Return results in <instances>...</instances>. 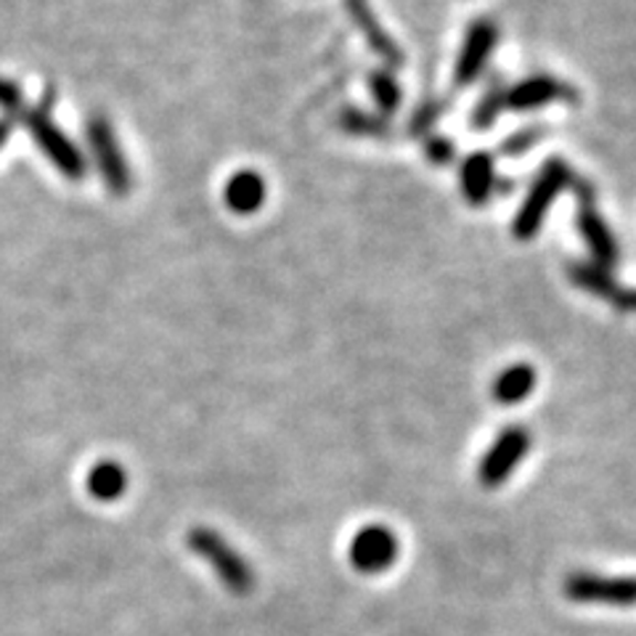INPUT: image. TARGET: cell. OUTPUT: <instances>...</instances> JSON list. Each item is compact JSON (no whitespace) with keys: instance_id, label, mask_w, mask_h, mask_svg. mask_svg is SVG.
<instances>
[{"instance_id":"20","label":"cell","mask_w":636,"mask_h":636,"mask_svg":"<svg viewBox=\"0 0 636 636\" xmlns=\"http://www.w3.org/2000/svg\"><path fill=\"white\" fill-rule=\"evenodd\" d=\"M504 109V93H490L480 102V106L475 109V125L477 128H488L490 123H494L496 115Z\"/></svg>"},{"instance_id":"14","label":"cell","mask_w":636,"mask_h":636,"mask_svg":"<svg viewBox=\"0 0 636 636\" xmlns=\"http://www.w3.org/2000/svg\"><path fill=\"white\" fill-rule=\"evenodd\" d=\"M579 225H581V234H583V239H586L589 250H592L596 263L613 265L615 261H618V247H615V239H613V234H610L605 221L596 215V210L592 208V204H581Z\"/></svg>"},{"instance_id":"3","label":"cell","mask_w":636,"mask_h":636,"mask_svg":"<svg viewBox=\"0 0 636 636\" xmlns=\"http://www.w3.org/2000/svg\"><path fill=\"white\" fill-rule=\"evenodd\" d=\"M85 138H88V149L93 162H96L102 181L115 197H128L132 189V172L128 159H125L119 141L115 136L112 123L102 115H93L85 125Z\"/></svg>"},{"instance_id":"15","label":"cell","mask_w":636,"mask_h":636,"mask_svg":"<svg viewBox=\"0 0 636 636\" xmlns=\"http://www.w3.org/2000/svg\"><path fill=\"white\" fill-rule=\"evenodd\" d=\"M536 390V371L528 363H515L504 369L494 382V398L501 406H517Z\"/></svg>"},{"instance_id":"4","label":"cell","mask_w":636,"mask_h":636,"mask_svg":"<svg viewBox=\"0 0 636 636\" xmlns=\"http://www.w3.org/2000/svg\"><path fill=\"white\" fill-rule=\"evenodd\" d=\"M570 183V168L562 159H552V162L543 165L541 176L536 178V183L530 186L526 202H522L520 212L515 218V236L528 242V239L536 236V231L541 229L543 215H547L549 204L560 197V191Z\"/></svg>"},{"instance_id":"1","label":"cell","mask_w":636,"mask_h":636,"mask_svg":"<svg viewBox=\"0 0 636 636\" xmlns=\"http://www.w3.org/2000/svg\"><path fill=\"white\" fill-rule=\"evenodd\" d=\"M53 96H56L53 88H45V96L35 106H26L22 117L24 128L30 130L32 141L38 144V149L43 151V157L49 159L53 168L62 172L64 178H70V181H83L85 172H88V162H85V155L77 149V144L53 123Z\"/></svg>"},{"instance_id":"13","label":"cell","mask_w":636,"mask_h":636,"mask_svg":"<svg viewBox=\"0 0 636 636\" xmlns=\"http://www.w3.org/2000/svg\"><path fill=\"white\" fill-rule=\"evenodd\" d=\"M494 157L486 151H475L467 157V162L462 165L459 181H462V194L469 204H486L490 191H494Z\"/></svg>"},{"instance_id":"9","label":"cell","mask_w":636,"mask_h":636,"mask_svg":"<svg viewBox=\"0 0 636 636\" xmlns=\"http://www.w3.org/2000/svg\"><path fill=\"white\" fill-rule=\"evenodd\" d=\"M496 40H499V30H496V24L488 22V19H480V22L469 26L459 51V59H456V72H454L456 85H469L477 75H480L483 66H486V62L490 59V53L496 49Z\"/></svg>"},{"instance_id":"8","label":"cell","mask_w":636,"mask_h":636,"mask_svg":"<svg viewBox=\"0 0 636 636\" xmlns=\"http://www.w3.org/2000/svg\"><path fill=\"white\" fill-rule=\"evenodd\" d=\"M565 592L575 602L636 605V579H602V575L579 573L568 579Z\"/></svg>"},{"instance_id":"16","label":"cell","mask_w":636,"mask_h":636,"mask_svg":"<svg viewBox=\"0 0 636 636\" xmlns=\"http://www.w3.org/2000/svg\"><path fill=\"white\" fill-rule=\"evenodd\" d=\"M128 488V473L115 459H104L93 464L88 473V494L98 501H115Z\"/></svg>"},{"instance_id":"24","label":"cell","mask_w":636,"mask_h":636,"mask_svg":"<svg viewBox=\"0 0 636 636\" xmlns=\"http://www.w3.org/2000/svg\"><path fill=\"white\" fill-rule=\"evenodd\" d=\"M13 119L9 117H0V149H3L6 144H9V138H11V132H13Z\"/></svg>"},{"instance_id":"21","label":"cell","mask_w":636,"mask_h":636,"mask_svg":"<svg viewBox=\"0 0 636 636\" xmlns=\"http://www.w3.org/2000/svg\"><path fill=\"white\" fill-rule=\"evenodd\" d=\"M424 155H427L430 162L435 165H448L454 159V144L446 141V138H430L424 144Z\"/></svg>"},{"instance_id":"2","label":"cell","mask_w":636,"mask_h":636,"mask_svg":"<svg viewBox=\"0 0 636 636\" xmlns=\"http://www.w3.org/2000/svg\"><path fill=\"white\" fill-rule=\"evenodd\" d=\"M186 543L191 547V552L202 556L204 562H210V568L215 570V575L221 579V583L229 592L234 594H250L252 586H255V575L244 556L236 552L234 547L225 543L223 536H218L212 528H191L189 536H186Z\"/></svg>"},{"instance_id":"12","label":"cell","mask_w":636,"mask_h":636,"mask_svg":"<svg viewBox=\"0 0 636 636\" xmlns=\"http://www.w3.org/2000/svg\"><path fill=\"white\" fill-rule=\"evenodd\" d=\"M570 278L583 289L594 292V295L605 297L613 305H618L623 310H636V295L634 292L621 289L618 284L613 282V276H607L605 271L596 268V265H570Z\"/></svg>"},{"instance_id":"7","label":"cell","mask_w":636,"mask_h":636,"mask_svg":"<svg viewBox=\"0 0 636 636\" xmlns=\"http://www.w3.org/2000/svg\"><path fill=\"white\" fill-rule=\"evenodd\" d=\"M344 11H348L350 22L356 24V30L361 32L363 40L369 43V49L382 59V64L403 66L406 53L401 51V45L395 43L393 35L384 30L380 19H377V13L371 11L369 0H344Z\"/></svg>"},{"instance_id":"6","label":"cell","mask_w":636,"mask_h":636,"mask_svg":"<svg viewBox=\"0 0 636 636\" xmlns=\"http://www.w3.org/2000/svg\"><path fill=\"white\" fill-rule=\"evenodd\" d=\"M530 446V437L522 427H509L496 437L494 446L488 448V454L480 462V483L486 488H496L515 473V467L520 464L522 456Z\"/></svg>"},{"instance_id":"5","label":"cell","mask_w":636,"mask_h":636,"mask_svg":"<svg viewBox=\"0 0 636 636\" xmlns=\"http://www.w3.org/2000/svg\"><path fill=\"white\" fill-rule=\"evenodd\" d=\"M398 556V539L388 526H363L350 541V562L367 575L384 573Z\"/></svg>"},{"instance_id":"18","label":"cell","mask_w":636,"mask_h":636,"mask_svg":"<svg viewBox=\"0 0 636 636\" xmlns=\"http://www.w3.org/2000/svg\"><path fill=\"white\" fill-rule=\"evenodd\" d=\"M369 93H371V98H374L377 109H380L382 117L393 115V112H398V106H401V102H403L401 85H398V80L390 75L388 70L371 72Z\"/></svg>"},{"instance_id":"11","label":"cell","mask_w":636,"mask_h":636,"mask_svg":"<svg viewBox=\"0 0 636 636\" xmlns=\"http://www.w3.org/2000/svg\"><path fill=\"white\" fill-rule=\"evenodd\" d=\"M225 208L234 210L236 215H252L263 208L265 202V181L261 172L239 170L225 181L223 189Z\"/></svg>"},{"instance_id":"17","label":"cell","mask_w":636,"mask_h":636,"mask_svg":"<svg viewBox=\"0 0 636 636\" xmlns=\"http://www.w3.org/2000/svg\"><path fill=\"white\" fill-rule=\"evenodd\" d=\"M340 125L344 132L350 136H361V138H384L390 136V123L382 115H371V112L356 109V106H348L342 109Z\"/></svg>"},{"instance_id":"19","label":"cell","mask_w":636,"mask_h":636,"mask_svg":"<svg viewBox=\"0 0 636 636\" xmlns=\"http://www.w3.org/2000/svg\"><path fill=\"white\" fill-rule=\"evenodd\" d=\"M0 112H3V117L13 119V123L22 119L26 112L22 88H19V85L9 77H0Z\"/></svg>"},{"instance_id":"22","label":"cell","mask_w":636,"mask_h":636,"mask_svg":"<svg viewBox=\"0 0 636 636\" xmlns=\"http://www.w3.org/2000/svg\"><path fill=\"white\" fill-rule=\"evenodd\" d=\"M541 132L536 130V132H530V130H526V132H520V136H515V138H509L507 144H504V155H520V151H526L530 144L536 141V138H539Z\"/></svg>"},{"instance_id":"23","label":"cell","mask_w":636,"mask_h":636,"mask_svg":"<svg viewBox=\"0 0 636 636\" xmlns=\"http://www.w3.org/2000/svg\"><path fill=\"white\" fill-rule=\"evenodd\" d=\"M437 117V106L435 104H427V106H422L420 112H416V117H414V132H420V130H427L430 125H433V119Z\"/></svg>"},{"instance_id":"10","label":"cell","mask_w":636,"mask_h":636,"mask_svg":"<svg viewBox=\"0 0 636 636\" xmlns=\"http://www.w3.org/2000/svg\"><path fill=\"white\" fill-rule=\"evenodd\" d=\"M570 96H573V91H570L565 83H560V80L554 77L539 75L522 80V83H517L515 88L504 93V109L530 112L539 109V106L549 102H556V98H570Z\"/></svg>"}]
</instances>
